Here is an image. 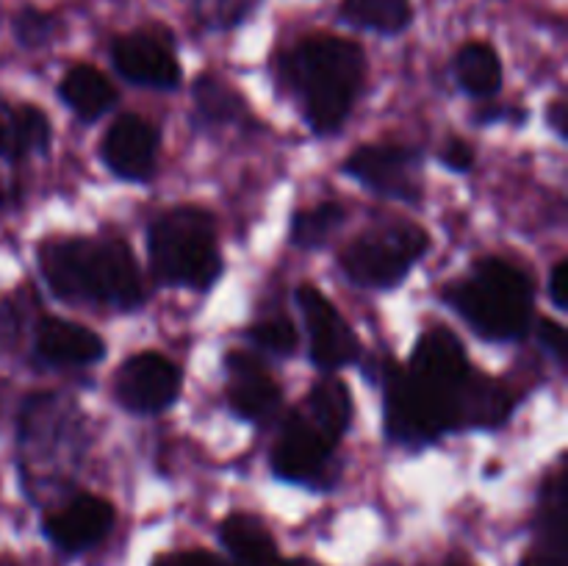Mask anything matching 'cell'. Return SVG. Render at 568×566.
Returning <instances> with one entry per match:
<instances>
[{"label":"cell","instance_id":"cell-11","mask_svg":"<svg viewBox=\"0 0 568 566\" xmlns=\"http://www.w3.org/2000/svg\"><path fill=\"white\" fill-rule=\"evenodd\" d=\"M297 305L308 327L311 358L320 370H342L353 364L361 353V344L349 322L338 314L336 305L314 286L297 289Z\"/></svg>","mask_w":568,"mask_h":566},{"label":"cell","instance_id":"cell-17","mask_svg":"<svg viewBox=\"0 0 568 566\" xmlns=\"http://www.w3.org/2000/svg\"><path fill=\"white\" fill-rule=\"evenodd\" d=\"M521 566H566V483L555 477L544 488L536 522V544Z\"/></svg>","mask_w":568,"mask_h":566},{"label":"cell","instance_id":"cell-18","mask_svg":"<svg viewBox=\"0 0 568 566\" xmlns=\"http://www.w3.org/2000/svg\"><path fill=\"white\" fill-rule=\"evenodd\" d=\"M50 122L37 105H11L0 100V159L20 161L31 153H48Z\"/></svg>","mask_w":568,"mask_h":566},{"label":"cell","instance_id":"cell-19","mask_svg":"<svg viewBox=\"0 0 568 566\" xmlns=\"http://www.w3.org/2000/svg\"><path fill=\"white\" fill-rule=\"evenodd\" d=\"M59 98L64 100L67 109L83 122H94L109 114L116 103V89L109 78L89 64H75L67 70L59 83Z\"/></svg>","mask_w":568,"mask_h":566},{"label":"cell","instance_id":"cell-25","mask_svg":"<svg viewBox=\"0 0 568 566\" xmlns=\"http://www.w3.org/2000/svg\"><path fill=\"white\" fill-rule=\"evenodd\" d=\"M347 214L338 203H320L305 209L292 222V242L303 250H316L344 225Z\"/></svg>","mask_w":568,"mask_h":566},{"label":"cell","instance_id":"cell-7","mask_svg":"<svg viewBox=\"0 0 568 566\" xmlns=\"http://www.w3.org/2000/svg\"><path fill=\"white\" fill-rule=\"evenodd\" d=\"M430 247V236L416 222H377L342 253V270L366 289H392L405 281Z\"/></svg>","mask_w":568,"mask_h":566},{"label":"cell","instance_id":"cell-13","mask_svg":"<svg viewBox=\"0 0 568 566\" xmlns=\"http://www.w3.org/2000/svg\"><path fill=\"white\" fill-rule=\"evenodd\" d=\"M100 159L122 181H150L159 159V131L139 114H125L100 142Z\"/></svg>","mask_w":568,"mask_h":566},{"label":"cell","instance_id":"cell-34","mask_svg":"<svg viewBox=\"0 0 568 566\" xmlns=\"http://www.w3.org/2000/svg\"><path fill=\"white\" fill-rule=\"evenodd\" d=\"M549 125L555 128L560 139H566V128H568V105L564 100H555L552 109H549Z\"/></svg>","mask_w":568,"mask_h":566},{"label":"cell","instance_id":"cell-28","mask_svg":"<svg viewBox=\"0 0 568 566\" xmlns=\"http://www.w3.org/2000/svg\"><path fill=\"white\" fill-rule=\"evenodd\" d=\"M194 11L209 28H233L255 9V0H192Z\"/></svg>","mask_w":568,"mask_h":566},{"label":"cell","instance_id":"cell-21","mask_svg":"<svg viewBox=\"0 0 568 566\" xmlns=\"http://www.w3.org/2000/svg\"><path fill=\"white\" fill-rule=\"evenodd\" d=\"M300 411L333 444L342 442V436L353 425V397H349V388L336 377H325L316 383L305 400V408Z\"/></svg>","mask_w":568,"mask_h":566},{"label":"cell","instance_id":"cell-15","mask_svg":"<svg viewBox=\"0 0 568 566\" xmlns=\"http://www.w3.org/2000/svg\"><path fill=\"white\" fill-rule=\"evenodd\" d=\"M33 355L39 364L55 370L98 364L105 355V342L94 331L61 316H42L33 331Z\"/></svg>","mask_w":568,"mask_h":566},{"label":"cell","instance_id":"cell-22","mask_svg":"<svg viewBox=\"0 0 568 566\" xmlns=\"http://www.w3.org/2000/svg\"><path fill=\"white\" fill-rule=\"evenodd\" d=\"M460 89L471 98H491L503 89V61L497 50L486 42H469L458 50L453 61Z\"/></svg>","mask_w":568,"mask_h":566},{"label":"cell","instance_id":"cell-33","mask_svg":"<svg viewBox=\"0 0 568 566\" xmlns=\"http://www.w3.org/2000/svg\"><path fill=\"white\" fill-rule=\"evenodd\" d=\"M549 297L560 311L568 309V261H558L549 275Z\"/></svg>","mask_w":568,"mask_h":566},{"label":"cell","instance_id":"cell-10","mask_svg":"<svg viewBox=\"0 0 568 566\" xmlns=\"http://www.w3.org/2000/svg\"><path fill=\"white\" fill-rule=\"evenodd\" d=\"M183 375L170 358L159 353H139L116 370V403L131 414L153 416L175 405Z\"/></svg>","mask_w":568,"mask_h":566},{"label":"cell","instance_id":"cell-6","mask_svg":"<svg viewBox=\"0 0 568 566\" xmlns=\"http://www.w3.org/2000/svg\"><path fill=\"white\" fill-rule=\"evenodd\" d=\"M153 272L166 286L205 292L222 275L214 216L194 205H181L150 225L148 233Z\"/></svg>","mask_w":568,"mask_h":566},{"label":"cell","instance_id":"cell-24","mask_svg":"<svg viewBox=\"0 0 568 566\" xmlns=\"http://www.w3.org/2000/svg\"><path fill=\"white\" fill-rule=\"evenodd\" d=\"M247 114L242 94L216 75H200L194 81V122L197 125H233Z\"/></svg>","mask_w":568,"mask_h":566},{"label":"cell","instance_id":"cell-14","mask_svg":"<svg viewBox=\"0 0 568 566\" xmlns=\"http://www.w3.org/2000/svg\"><path fill=\"white\" fill-rule=\"evenodd\" d=\"M111 527H114V508L109 499L94 494H78L44 516V536L64 553H87L109 536Z\"/></svg>","mask_w":568,"mask_h":566},{"label":"cell","instance_id":"cell-31","mask_svg":"<svg viewBox=\"0 0 568 566\" xmlns=\"http://www.w3.org/2000/svg\"><path fill=\"white\" fill-rule=\"evenodd\" d=\"M442 164L449 166L453 172H469L475 166V150L464 139H447V144L442 148Z\"/></svg>","mask_w":568,"mask_h":566},{"label":"cell","instance_id":"cell-23","mask_svg":"<svg viewBox=\"0 0 568 566\" xmlns=\"http://www.w3.org/2000/svg\"><path fill=\"white\" fill-rule=\"evenodd\" d=\"M338 17L358 31L394 37L410 26L414 6H410V0H342Z\"/></svg>","mask_w":568,"mask_h":566},{"label":"cell","instance_id":"cell-36","mask_svg":"<svg viewBox=\"0 0 568 566\" xmlns=\"http://www.w3.org/2000/svg\"><path fill=\"white\" fill-rule=\"evenodd\" d=\"M3 200H6V189H3V183H0V205H3Z\"/></svg>","mask_w":568,"mask_h":566},{"label":"cell","instance_id":"cell-27","mask_svg":"<svg viewBox=\"0 0 568 566\" xmlns=\"http://www.w3.org/2000/svg\"><path fill=\"white\" fill-rule=\"evenodd\" d=\"M247 336L255 347L275 355H292L300 342L294 325L288 320H283V316H270V320L255 322V325L247 331Z\"/></svg>","mask_w":568,"mask_h":566},{"label":"cell","instance_id":"cell-3","mask_svg":"<svg viewBox=\"0 0 568 566\" xmlns=\"http://www.w3.org/2000/svg\"><path fill=\"white\" fill-rule=\"evenodd\" d=\"M281 81L297 98L316 133L338 131L366 81L361 44L342 37H308L277 61Z\"/></svg>","mask_w":568,"mask_h":566},{"label":"cell","instance_id":"cell-32","mask_svg":"<svg viewBox=\"0 0 568 566\" xmlns=\"http://www.w3.org/2000/svg\"><path fill=\"white\" fill-rule=\"evenodd\" d=\"M538 342H541V347L547 350L558 364H566V327L564 325H558V322L552 320H544L541 325H538Z\"/></svg>","mask_w":568,"mask_h":566},{"label":"cell","instance_id":"cell-12","mask_svg":"<svg viewBox=\"0 0 568 566\" xmlns=\"http://www.w3.org/2000/svg\"><path fill=\"white\" fill-rule=\"evenodd\" d=\"M111 61L116 72L136 87L175 89L183 78L175 50L150 31H133L116 39L111 44Z\"/></svg>","mask_w":568,"mask_h":566},{"label":"cell","instance_id":"cell-4","mask_svg":"<svg viewBox=\"0 0 568 566\" xmlns=\"http://www.w3.org/2000/svg\"><path fill=\"white\" fill-rule=\"evenodd\" d=\"M17 447H20V469L28 486L55 488V483L64 486L81 469L87 455V420L64 394H33L20 411Z\"/></svg>","mask_w":568,"mask_h":566},{"label":"cell","instance_id":"cell-29","mask_svg":"<svg viewBox=\"0 0 568 566\" xmlns=\"http://www.w3.org/2000/svg\"><path fill=\"white\" fill-rule=\"evenodd\" d=\"M22 316H26V309H22L17 297L0 303V350H11L20 342Z\"/></svg>","mask_w":568,"mask_h":566},{"label":"cell","instance_id":"cell-9","mask_svg":"<svg viewBox=\"0 0 568 566\" xmlns=\"http://www.w3.org/2000/svg\"><path fill=\"white\" fill-rule=\"evenodd\" d=\"M344 175L383 198L416 203L425 189L422 153L405 144H364L344 161Z\"/></svg>","mask_w":568,"mask_h":566},{"label":"cell","instance_id":"cell-5","mask_svg":"<svg viewBox=\"0 0 568 566\" xmlns=\"http://www.w3.org/2000/svg\"><path fill=\"white\" fill-rule=\"evenodd\" d=\"M449 305L491 342L521 338L532 320V283L510 261L486 259L447 292Z\"/></svg>","mask_w":568,"mask_h":566},{"label":"cell","instance_id":"cell-20","mask_svg":"<svg viewBox=\"0 0 568 566\" xmlns=\"http://www.w3.org/2000/svg\"><path fill=\"white\" fill-rule=\"evenodd\" d=\"M222 547L236 566H275L277 547L264 522L253 514H233L220 525Z\"/></svg>","mask_w":568,"mask_h":566},{"label":"cell","instance_id":"cell-16","mask_svg":"<svg viewBox=\"0 0 568 566\" xmlns=\"http://www.w3.org/2000/svg\"><path fill=\"white\" fill-rule=\"evenodd\" d=\"M227 370V403L242 420L266 422L281 411L283 392L255 355L231 353Z\"/></svg>","mask_w":568,"mask_h":566},{"label":"cell","instance_id":"cell-35","mask_svg":"<svg viewBox=\"0 0 568 566\" xmlns=\"http://www.w3.org/2000/svg\"><path fill=\"white\" fill-rule=\"evenodd\" d=\"M275 566H320V564L311 558H288V560H277Z\"/></svg>","mask_w":568,"mask_h":566},{"label":"cell","instance_id":"cell-26","mask_svg":"<svg viewBox=\"0 0 568 566\" xmlns=\"http://www.w3.org/2000/svg\"><path fill=\"white\" fill-rule=\"evenodd\" d=\"M11 28H14V37L22 48H44L61 33V20L50 11L26 6L14 14Z\"/></svg>","mask_w":568,"mask_h":566},{"label":"cell","instance_id":"cell-8","mask_svg":"<svg viewBox=\"0 0 568 566\" xmlns=\"http://www.w3.org/2000/svg\"><path fill=\"white\" fill-rule=\"evenodd\" d=\"M336 447L325 433L316 431L303 411L283 422L281 438L272 449V469L281 481L300 486H333L336 481Z\"/></svg>","mask_w":568,"mask_h":566},{"label":"cell","instance_id":"cell-30","mask_svg":"<svg viewBox=\"0 0 568 566\" xmlns=\"http://www.w3.org/2000/svg\"><path fill=\"white\" fill-rule=\"evenodd\" d=\"M153 566H236L233 560H222L205 549H186V553H166L153 560Z\"/></svg>","mask_w":568,"mask_h":566},{"label":"cell","instance_id":"cell-2","mask_svg":"<svg viewBox=\"0 0 568 566\" xmlns=\"http://www.w3.org/2000/svg\"><path fill=\"white\" fill-rule=\"evenodd\" d=\"M39 270L67 303L133 311L144 300L142 270L122 239H48L39 247Z\"/></svg>","mask_w":568,"mask_h":566},{"label":"cell","instance_id":"cell-1","mask_svg":"<svg viewBox=\"0 0 568 566\" xmlns=\"http://www.w3.org/2000/svg\"><path fill=\"white\" fill-rule=\"evenodd\" d=\"M514 411L505 383L469 366L460 338L430 327L416 342L408 370L386 372V433L399 444H427L449 431L497 427Z\"/></svg>","mask_w":568,"mask_h":566}]
</instances>
